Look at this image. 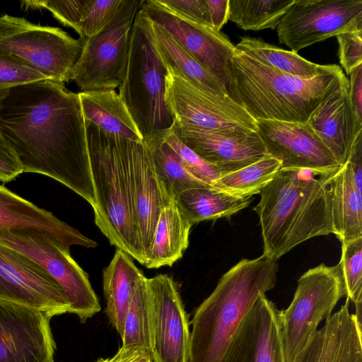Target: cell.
<instances>
[{"label": "cell", "mask_w": 362, "mask_h": 362, "mask_svg": "<svg viewBox=\"0 0 362 362\" xmlns=\"http://www.w3.org/2000/svg\"><path fill=\"white\" fill-rule=\"evenodd\" d=\"M0 132L23 173L49 177L95 206L85 120L78 93L42 80L0 95Z\"/></svg>", "instance_id": "1"}, {"label": "cell", "mask_w": 362, "mask_h": 362, "mask_svg": "<svg viewBox=\"0 0 362 362\" xmlns=\"http://www.w3.org/2000/svg\"><path fill=\"white\" fill-rule=\"evenodd\" d=\"M333 174L281 168L261 190L253 210L261 227L262 255L277 261L310 238L334 234L329 189Z\"/></svg>", "instance_id": "2"}, {"label": "cell", "mask_w": 362, "mask_h": 362, "mask_svg": "<svg viewBox=\"0 0 362 362\" xmlns=\"http://www.w3.org/2000/svg\"><path fill=\"white\" fill-rule=\"evenodd\" d=\"M228 96L255 119L305 123L313 111L349 78L337 64L313 77L295 76L235 49L228 59Z\"/></svg>", "instance_id": "3"}, {"label": "cell", "mask_w": 362, "mask_h": 362, "mask_svg": "<svg viewBox=\"0 0 362 362\" xmlns=\"http://www.w3.org/2000/svg\"><path fill=\"white\" fill-rule=\"evenodd\" d=\"M277 261L243 259L219 279L190 322L189 362H221L241 322L277 280Z\"/></svg>", "instance_id": "4"}, {"label": "cell", "mask_w": 362, "mask_h": 362, "mask_svg": "<svg viewBox=\"0 0 362 362\" xmlns=\"http://www.w3.org/2000/svg\"><path fill=\"white\" fill-rule=\"evenodd\" d=\"M95 196V222L110 243L144 264L134 214L129 173L132 139L85 121Z\"/></svg>", "instance_id": "5"}, {"label": "cell", "mask_w": 362, "mask_h": 362, "mask_svg": "<svg viewBox=\"0 0 362 362\" xmlns=\"http://www.w3.org/2000/svg\"><path fill=\"white\" fill-rule=\"evenodd\" d=\"M168 69L154 42L151 20L140 9L132 25L119 95L146 145L164 139L174 124L165 100Z\"/></svg>", "instance_id": "6"}, {"label": "cell", "mask_w": 362, "mask_h": 362, "mask_svg": "<svg viewBox=\"0 0 362 362\" xmlns=\"http://www.w3.org/2000/svg\"><path fill=\"white\" fill-rule=\"evenodd\" d=\"M346 296L340 263H324L308 269L298 279L288 307L279 310L284 362H300L313 339L319 324L332 315Z\"/></svg>", "instance_id": "7"}, {"label": "cell", "mask_w": 362, "mask_h": 362, "mask_svg": "<svg viewBox=\"0 0 362 362\" xmlns=\"http://www.w3.org/2000/svg\"><path fill=\"white\" fill-rule=\"evenodd\" d=\"M82 49L81 39L73 38L59 28L8 14L0 16V52L21 59L49 80L69 81Z\"/></svg>", "instance_id": "8"}, {"label": "cell", "mask_w": 362, "mask_h": 362, "mask_svg": "<svg viewBox=\"0 0 362 362\" xmlns=\"http://www.w3.org/2000/svg\"><path fill=\"white\" fill-rule=\"evenodd\" d=\"M144 0H124L112 21L83 41L70 76L81 92L119 87L127 69L132 25Z\"/></svg>", "instance_id": "9"}, {"label": "cell", "mask_w": 362, "mask_h": 362, "mask_svg": "<svg viewBox=\"0 0 362 362\" xmlns=\"http://www.w3.org/2000/svg\"><path fill=\"white\" fill-rule=\"evenodd\" d=\"M0 243L42 267L60 286L69 313L84 323L100 311L99 300L86 272L48 235L35 229H0Z\"/></svg>", "instance_id": "10"}, {"label": "cell", "mask_w": 362, "mask_h": 362, "mask_svg": "<svg viewBox=\"0 0 362 362\" xmlns=\"http://www.w3.org/2000/svg\"><path fill=\"white\" fill-rule=\"evenodd\" d=\"M362 30V0H295L279 20L280 43L292 52L347 31Z\"/></svg>", "instance_id": "11"}, {"label": "cell", "mask_w": 362, "mask_h": 362, "mask_svg": "<svg viewBox=\"0 0 362 362\" xmlns=\"http://www.w3.org/2000/svg\"><path fill=\"white\" fill-rule=\"evenodd\" d=\"M168 69L165 100L177 124L211 131L256 130L255 120L229 96L199 89Z\"/></svg>", "instance_id": "12"}, {"label": "cell", "mask_w": 362, "mask_h": 362, "mask_svg": "<svg viewBox=\"0 0 362 362\" xmlns=\"http://www.w3.org/2000/svg\"><path fill=\"white\" fill-rule=\"evenodd\" d=\"M146 281L152 361L189 362V322L176 283L167 274Z\"/></svg>", "instance_id": "13"}, {"label": "cell", "mask_w": 362, "mask_h": 362, "mask_svg": "<svg viewBox=\"0 0 362 362\" xmlns=\"http://www.w3.org/2000/svg\"><path fill=\"white\" fill-rule=\"evenodd\" d=\"M141 8L152 22L168 32L214 76L224 86L228 95L227 63L236 49L225 35L180 16L160 4L158 0H144Z\"/></svg>", "instance_id": "14"}, {"label": "cell", "mask_w": 362, "mask_h": 362, "mask_svg": "<svg viewBox=\"0 0 362 362\" xmlns=\"http://www.w3.org/2000/svg\"><path fill=\"white\" fill-rule=\"evenodd\" d=\"M49 316L0 298V362H54Z\"/></svg>", "instance_id": "15"}, {"label": "cell", "mask_w": 362, "mask_h": 362, "mask_svg": "<svg viewBox=\"0 0 362 362\" xmlns=\"http://www.w3.org/2000/svg\"><path fill=\"white\" fill-rule=\"evenodd\" d=\"M255 126L267 154L278 160L282 169L334 173L341 168L307 122L257 119Z\"/></svg>", "instance_id": "16"}, {"label": "cell", "mask_w": 362, "mask_h": 362, "mask_svg": "<svg viewBox=\"0 0 362 362\" xmlns=\"http://www.w3.org/2000/svg\"><path fill=\"white\" fill-rule=\"evenodd\" d=\"M0 278L13 302L50 317L69 312V305L59 284L35 262L1 243Z\"/></svg>", "instance_id": "17"}, {"label": "cell", "mask_w": 362, "mask_h": 362, "mask_svg": "<svg viewBox=\"0 0 362 362\" xmlns=\"http://www.w3.org/2000/svg\"><path fill=\"white\" fill-rule=\"evenodd\" d=\"M180 140L221 176L252 164L267 156L256 131L203 130L177 124L172 127Z\"/></svg>", "instance_id": "18"}, {"label": "cell", "mask_w": 362, "mask_h": 362, "mask_svg": "<svg viewBox=\"0 0 362 362\" xmlns=\"http://www.w3.org/2000/svg\"><path fill=\"white\" fill-rule=\"evenodd\" d=\"M129 173L134 220L145 263L161 211L174 201L160 182L150 151L142 141H131Z\"/></svg>", "instance_id": "19"}, {"label": "cell", "mask_w": 362, "mask_h": 362, "mask_svg": "<svg viewBox=\"0 0 362 362\" xmlns=\"http://www.w3.org/2000/svg\"><path fill=\"white\" fill-rule=\"evenodd\" d=\"M221 362H284L279 310L265 294L241 322Z\"/></svg>", "instance_id": "20"}, {"label": "cell", "mask_w": 362, "mask_h": 362, "mask_svg": "<svg viewBox=\"0 0 362 362\" xmlns=\"http://www.w3.org/2000/svg\"><path fill=\"white\" fill-rule=\"evenodd\" d=\"M349 81L325 98L310 114L307 123L342 166L362 131L349 97Z\"/></svg>", "instance_id": "21"}, {"label": "cell", "mask_w": 362, "mask_h": 362, "mask_svg": "<svg viewBox=\"0 0 362 362\" xmlns=\"http://www.w3.org/2000/svg\"><path fill=\"white\" fill-rule=\"evenodd\" d=\"M0 229L42 231L69 252L72 245L95 247L98 245L51 212L35 206L4 185H0Z\"/></svg>", "instance_id": "22"}, {"label": "cell", "mask_w": 362, "mask_h": 362, "mask_svg": "<svg viewBox=\"0 0 362 362\" xmlns=\"http://www.w3.org/2000/svg\"><path fill=\"white\" fill-rule=\"evenodd\" d=\"M349 301L325 320L300 362H362L361 320L349 311Z\"/></svg>", "instance_id": "23"}, {"label": "cell", "mask_w": 362, "mask_h": 362, "mask_svg": "<svg viewBox=\"0 0 362 362\" xmlns=\"http://www.w3.org/2000/svg\"><path fill=\"white\" fill-rule=\"evenodd\" d=\"M334 234L341 242L362 237V192L348 162L329 180Z\"/></svg>", "instance_id": "24"}, {"label": "cell", "mask_w": 362, "mask_h": 362, "mask_svg": "<svg viewBox=\"0 0 362 362\" xmlns=\"http://www.w3.org/2000/svg\"><path fill=\"white\" fill-rule=\"evenodd\" d=\"M144 276L131 257L118 248L103 270L105 313L120 337L123 334L125 316L135 288Z\"/></svg>", "instance_id": "25"}, {"label": "cell", "mask_w": 362, "mask_h": 362, "mask_svg": "<svg viewBox=\"0 0 362 362\" xmlns=\"http://www.w3.org/2000/svg\"><path fill=\"white\" fill-rule=\"evenodd\" d=\"M192 226L175 201L165 207L157 223L144 266L148 269L170 267L180 259L188 247Z\"/></svg>", "instance_id": "26"}, {"label": "cell", "mask_w": 362, "mask_h": 362, "mask_svg": "<svg viewBox=\"0 0 362 362\" xmlns=\"http://www.w3.org/2000/svg\"><path fill=\"white\" fill-rule=\"evenodd\" d=\"M84 120L134 141L142 138L119 93L113 89L78 93Z\"/></svg>", "instance_id": "27"}, {"label": "cell", "mask_w": 362, "mask_h": 362, "mask_svg": "<svg viewBox=\"0 0 362 362\" xmlns=\"http://www.w3.org/2000/svg\"><path fill=\"white\" fill-rule=\"evenodd\" d=\"M252 196L230 194L214 187L187 189L175 202L192 225L206 220L228 218L247 207Z\"/></svg>", "instance_id": "28"}, {"label": "cell", "mask_w": 362, "mask_h": 362, "mask_svg": "<svg viewBox=\"0 0 362 362\" xmlns=\"http://www.w3.org/2000/svg\"><path fill=\"white\" fill-rule=\"evenodd\" d=\"M151 25L156 47L168 67L199 89L220 96L228 95L224 86L168 32L152 21Z\"/></svg>", "instance_id": "29"}, {"label": "cell", "mask_w": 362, "mask_h": 362, "mask_svg": "<svg viewBox=\"0 0 362 362\" xmlns=\"http://www.w3.org/2000/svg\"><path fill=\"white\" fill-rule=\"evenodd\" d=\"M146 146L150 151L156 175L173 201L187 189L213 187L189 166L165 139Z\"/></svg>", "instance_id": "30"}, {"label": "cell", "mask_w": 362, "mask_h": 362, "mask_svg": "<svg viewBox=\"0 0 362 362\" xmlns=\"http://www.w3.org/2000/svg\"><path fill=\"white\" fill-rule=\"evenodd\" d=\"M235 47L237 50L270 67L295 76L311 78L322 67L294 52L281 49L258 38L241 37Z\"/></svg>", "instance_id": "31"}, {"label": "cell", "mask_w": 362, "mask_h": 362, "mask_svg": "<svg viewBox=\"0 0 362 362\" xmlns=\"http://www.w3.org/2000/svg\"><path fill=\"white\" fill-rule=\"evenodd\" d=\"M295 0H229L228 19L245 30L275 29Z\"/></svg>", "instance_id": "32"}, {"label": "cell", "mask_w": 362, "mask_h": 362, "mask_svg": "<svg viewBox=\"0 0 362 362\" xmlns=\"http://www.w3.org/2000/svg\"><path fill=\"white\" fill-rule=\"evenodd\" d=\"M281 169V163L267 155L252 164L221 176L214 187L235 195L252 196L259 194Z\"/></svg>", "instance_id": "33"}, {"label": "cell", "mask_w": 362, "mask_h": 362, "mask_svg": "<svg viewBox=\"0 0 362 362\" xmlns=\"http://www.w3.org/2000/svg\"><path fill=\"white\" fill-rule=\"evenodd\" d=\"M147 278L137 284L129 305L121 337L122 346L149 350L148 292Z\"/></svg>", "instance_id": "34"}, {"label": "cell", "mask_w": 362, "mask_h": 362, "mask_svg": "<svg viewBox=\"0 0 362 362\" xmlns=\"http://www.w3.org/2000/svg\"><path fill=\"white\" fill-rule=\"evenodd\" d=\"M339 263L346 297L354 303L355 314L361 320L362 237L341 242V256Z\"/></svg>", "instance_id": "35"}, {"label": "cell", "mask_w": 362, "mask_h": 362, "mask_svg": "<svg viewBox=\"0 0 362 362\" xmlns=\"http://www.w3.org/2000/svg\"><path fill=\"white\" fill-rule=\"evenodd\" d=\"M88 0L23 1L25 8L47 9L64 25L73 28L81 36V25Z\"/></svg>", "instance_id": "36"}, {"label": "cell", "mask_w": 362, "mask_h": 362, "mask_svg": "<svg viewBox=\"0 0 362 362\" xmlns=\"http://www.w3.org/2000/svg\"><path fill=\"white\" fill-rule=\"evenodd\" d=\"M124 0H88L81 25V40L91 37L108 25Z\"/></svg>", "instance_id": "37"}, {"label": "cell", "mask_w": 362, "mask_h": 362, "mask_svg": "<svg viewBox=\"0 0 362 362\" xmlns=\"http://www.w3.org/2000/svg\"><path fill=\"white\" fill-rule=\"evenodd\" d=\"M47 79L45 75L21 59L0 52V93L17 86Z\"/></svg>", "instance_id": "38"}, {"label": "cell", "mask_w": 362, "mask_h": 362, "mask_svg": "<svg viewBox=\"0 0 362 362\" xmlns=\"http://www.w3.org/2000/svg\"><path fill=\"white\" fill-rule=\"evenodd\" d=\"M164 139L189 166L214 187L215 182L221 177L215 167L203 160L184 144L172 129Z\"/></svg>", "instance_id": "39"}, {"label": "cell", "mask_w": 362, "mask_h": 362, "mask_svg": "<svg viewBox=\"0 0 362 362\" xmlns=\"http://www.w3.org/2000/svg\"><path fill=\"white\" fill-rule=\"evenodd\" d=\"M336 37L340 64L349 76L354 69L362 64V30L344 32Z\"/></svg>", "instance_id": "40"}, {"label": "cell", "mask_w": 362, "mask_h": 362, "mask_svg": "<svg viewBox=\"0 0 362 362\" xmlns=\"http://www.w3.org/2000/svg\"><path fill=\"white\" fill-rule=\"evenodd\" d=\"M158 2L188 21L212 28L206 0H158Z\"/></svg>", "instance_id": "41"}, {"label": "cell", "mask_w": 362, "mask_h": 362, "mask_svg": "<svg viewBox=\"0 0 362 362\" xmlns=\"http://www.w3.org/2000/svg\"><path fill=\"white\" fill-rule=\"evenodd\" d=\"M23 173L16 153L0 132V181L10 182Z\"/></svg>", "instance_id": "42"}, {"label": "cell", "mask_w": 362, "mask_h": 362, "mask_svg": "<svg viewBox=\"0 0 362 362\" xmlns=\"http://www.w3.org/2000/svg\"><path fill=\"white\" fill-rule=\"evenodd\" d=\"M349 97L358 119L362 122V64L349 74Z\"/></svg>", "instance_id": "43"}, {"label": "cell", "mask_w": 362, "mask_h": 362, "mask_svg": "<svg viewBox=\"0 0 362 362\" xmlns=\"http://www.w3.org/2000/svg\"><path fill=\"white\" fill-rule=\"evenodd\" d=\"M212 28L220 32L229 16V0H206Z\"/></svg>", "instance_id": "44"}, {"label": "cell", "mask_w": 362, "mask_h": 362, "mask_svg": "<svg viewBox=\"0 0 362 362\" xmlns=\"http://www.w3.org/2000/svg\"><path fill=\"white\" fill-rule=\"evenodd\" d=\"M346 162L351 168L358 189L362 192V131L357 135Z\"/></svg>", "instance_id": "45"}, {"label": "cell", "mask_w": 362, "mask_h": 362, "mask_svg": "<svg viewBox=\"0 0 362 362\" xmlns=\"http://www.w3.org/2000/svg\"><path fill=\"white\" fill-rule=\"evenodd\" d=\"M108 362H151L150 351L148 349L132 347L121 346L116 354Z\"/></svg>", "instance_id": "46"}, {"label": "cell", "mask_w": 362, "mask_h": 362, "mask_svg": "<svg viewBox=\"0 0 362 362\" xmlns=\"http://www.w3.org/2000/svg\"><path fill=\"white\" fill-rule=\"evenodd\" d=\"M0 298L12 301L11 296L6 285L0 278Z\"/></svg>", "instance_id": "47"}, {"label": "cell", "mask_w": 362, "mask_h": 362, "mask_svg": "<svg viewBox=\"0 0 362 362\" xmlns=\"http://www.w3.org/2000/svg\"><path fill=\"white\" fill-rule=\"evenodd\" d=\"M96 362H108V361H107V359L100 358V359L98 360Z\"/></svg>", "instance_id": "48"}, {"label": "cell", "mask_w": 362, "mask_h": 362, "mask_svg": "<svg viewBox=\"0 0 362 362\" xmlns=\"http://www.w3.org/2000/svg\"><path fill=\"white\" fill-rule=\"evenodd\" d=\"M151 362H153V361H151Z\"/></svg>", "instance_id": "49"}]
</instances>
